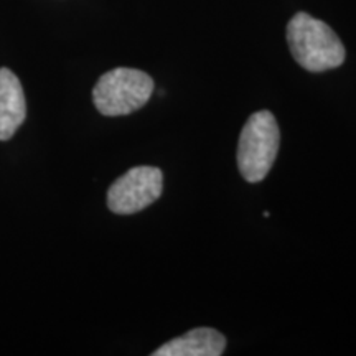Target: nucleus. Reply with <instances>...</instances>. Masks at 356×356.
Returning <instances> with one entry per match:
<instances>
[{"label": "nucleus", "instance_id": "7ed1b4c3", "mask_svg": "<svg viewBox=\"0 0 356 356\" xmlns=\"http://www.w3.org/2000/svg\"><path fill=\"white\" fill-rule=\"evenodd\" d=\"M154 92V79L140 70L115 68L97 79L92 101L102 115H127L149 102Z\"/></svg>", "mask_w": 356, "mask_h": 356}, {"label": "nucleus", "instance_id": "f257e3e1", "mask_svg": "<svg viewBox=\"0 0 356 356\" xmlns=\"http://www.w3.org/2000/svg\"><path fill=\"white\" fill-rule=\"evenodd\" d=\"M287 43L293 60L312 73L338 68L345 61V47L325 22L299 12L287 25Z\"/></svg>", "mask_w": 356, "mask_h": 356}, {"label": "nucleus", "instance_id": "39448f33", "mask_svg": "<svg viewBox=\"0 0 356 356\" xmlns=\"http://www.w3.org/2000/svg\"><path fill=\"white\" fill-rule=\"evenodd\" d=\"M26 118V101L20 79L0 68V140H8Z\"/></svg>", "mask_w": 356, "mask_h": 356}, {"label": "nucleus", "instance_id": "f03ea898", "mask_svg": "<svg viewBox=\"0 0 356 356\" xmlns=\"http://www.w3.org/2000/svg\"><path fill=\"white\" fill-rule=\"evenodd\" d=\"M280 145V131L270 111H257L244 124L238 144V168L249 184L264 180Z\"/></svg>", "mask_w": 356, "mask_h": 356}, {"label": "nucleus", "instance_id": "423d86ee", "mask_svg": "<svg viewBox=\"0 0 356 356\" xmlns=\"http://www.w3.org/2000/svg\"><path fill=\"white\" fill-rule=\"evenodd\" d=\"M226 338L215 328H195L155 350L152 356H220Z\"/></svg>", "mask_w": 356, "mask_h": 356}, {"label": "nucleus", "instance_id": "20e7f679", "mask_svg": "<svg viewBox=\"0 0 356 356\" xmlns=\"http://www.w3.org/2000/svg\"><path fill=\"white\" fill-rule=\"evenodd\" d=\"M163 190V173L157 167H134L119 177L108 191V207L115 215H134L157 202Z\"/></svg>", "mask_w": 356, "mask_h": 356}]
</instances>
